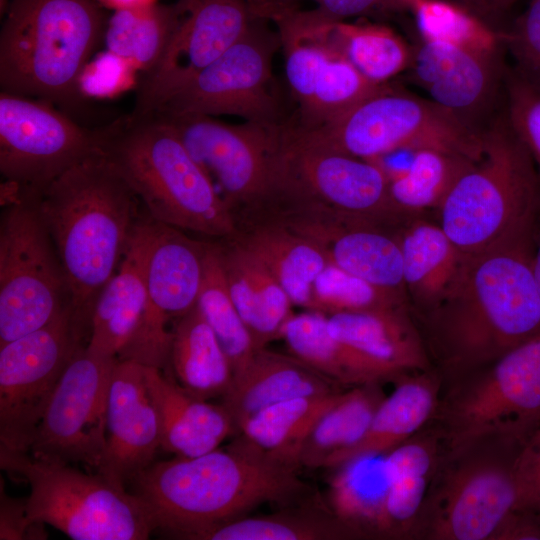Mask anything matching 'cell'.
Segmentation results:
<instances>
[{"instance_id":"obj_1","label":"cell","mask_w":540,"mask_h":540,"mask_svg":"<svg viewBox=\"0 0 540 540\" xmlns=\"http://www.w3.org/2000/svg\"><path fill=\"white\" fill-rule=\"evenodd\" d=\"M532 242L525 238L466 255L450 291L418 316L443 380L490 364L540 334Z\"/></svg>"},{"instance_id":"obj_2","label":"cell","mask_w":540,"mask_h":540,"mask_svg":"<svg viewBox=\"0 0 540 540\" xmlns=\"http://www.w3.org/2000/svg\"><path fill=\"white\" fill-rule=\"evenodd\" d=\"M30 197L61 262L74 320L89 339L96 300L140 217L139 199L100 150Z\"/></svg>"},{"instance_id":"obj_3","label":"cell","mask_w":540,"mask_h":540,"mask_svg":"<svg viewBox=\"0 0 540 540\" xmlns=\"http://www.w3.org/2000/svg\"><path fill=\"white\" fill-rule=\"evenodd\" d=\"M293 469L261 455L241 437L196 457L154 461L129 484L156 529L189 539L266 502H289L309 487Z\"/></svg>"},{"instance_id":"obj_4","label":"cell","mask_w":540,"mask_h":540,"mask_svg":"<svg viewBox=\"0 0 540 540\" xmlns=\"http://www.w3.org/2000/svg\"><path fill=\"white\" fill-rule=\"evenodd\" d=\"M95 132L100 152L154 220L211 237L235 234L232 209L159 114L132 111Z\"/></svg>"},{"instance_id":"obj_5","label":"cell","mask_w":540,"mask_h":540,"mask_svg":"<svg viewBox=\"0 0 540 540\" xmlns=\"http://www.w3.org/2000/svg\"><path fill=\"white\" fill-rule=\"evenodd\" d=\"M98 0H11L0 33L1 91L84 107L79 76L104 40ZM71 116V115H70Z\"/></svg>"},{"instance_id":"obj_6","label":"cell","mask_w":540,"mask_h":540,"mask_svg":"<svg viewBox=\"0 0 540 540\" xmlns=\"http://www.w3.org/2000/svg\"><path fill=\"white\" fill-rule=\"evenodd\" d=\"M439 225L465 255L532 238L540 213V174L505 112L483 129V149L441 205Z\"/></svg>"},{"instance_id":"obj_7","label":"cell","mask_w":540,"mask_h":540,"mask_svg":"<svg viewBox=\"0 0 540 540\" xmlns=\"http://www.w3.org/2000/svg\"><path fill=\"white\" fill-rule=\"evenodd\" d=\"M523 445L487 434L444 449L411 539L492 540L517 501L515 467Z\"/></svg>"},{"instance_id":"obj_8","label":"cell","mask_w":540,"mask_h":540,"mask_svg":"<svg viewBox=\"0 0 540 540\" xmlns=\"http://www.w3.org/2000/svg\"><path fill=\"white\" fill-rule=\"evenodd\" d=\"M0 466L30 487L32 523L53 526L74 540H144L156 529L143 501L103 474L0 447Z\"/></svg>"},{"instance_id":"obj_9","label":"cell","mask_w":540,"mask_h":540,"mask_svg":"<svg viewBox=\"0 0 540 540\" xmlns=\"http://www.w3.org/2000/svg\"><path fill=\"white\" fill-rule=\"evenodd\" d=\"M288 129L308 146L366 160L423 147L478 160L483 148V129L430 99L390 86L323 125L301 128L290 121Z\"/></svg>"},{"instance_id":"obj_10","label":"cell","mask_w":540,"mask_h":540,"mask_svg":"<svg viewBox=\"0 0 540 540\" xmlns=\"http://www.w3.org/2000/svg\"><path fill=\"white\" fill-rule=\"evenodd\" d=\"M431 422L445 450L487 434L525 444L540 425V334L490 364L442 380Z\"/></svg>"},{"instance_id":"obj_11","label":"cell","mask_w":540,"mask_h":540,"mask_svg":"<svg viewBox=\"0 0 540 540\" xmlns=\"http://www.w3.org/2000/svg\"><path fill=\"white\" fill-rule=\"evenodd\" d=\"M2 205L0 346L45 326L69 303L61 262L32 197Z\"/></svg>"},{"instance_id":"obj_12","label":"cell","mask_w":540,"mask_h":540,"mask_svg":"<svg viewBox=\"0 0 540 540\" xmlns=\"http://www.w3.org/2000/svg\"><path fill=\"white\" fill-rule=\"evenodd\" d=\"M268 22L257 18L220 57L143 112L227 114L263 124L286 122L272 72L280 38Z\"/></svg>"},{"instance_id":"obj_13","label":"cell","mask_w":540,"mask_h":540,"mask_svg":"<svg viewBox=\"0 0 540 540\" xmlns=\"http://www.w3.org/2000/svg\"><path fill=\"white\" fill-rule=\"evenodd\" d=\"M97 152L95 129L81 126L51 102L1 91L2 202L38 194Z\"/></svg>"},{"instance_id":"obj_14","label":"cell","mask_w":540,"mask_h":540,"mask_svg":"<svg viewBox=\"0 0 540 540\" xmlns=\"http://www.w3.org/2000/svg\"><path fill=\"white\" fill-rule=\"evenodd\" d=\"M86 344L68 303L45 326L0 346V447L28 452L63 372Z\"/></svg>"},{"instance_id":"obj_15","label":"cell","mask_w":540,"mask_h":540,"mask_svg":"<svg viewBox=\"0 0 540 540\" xmlns=\"http://www.w3.org/2000/svg\"><path fill=\"white\" fill-rule=\"evenodd\" d=\"M367 220L397 214L389 175L376 160L308 146L282 125L274 199Z\"/></svg>"},{"instance_id":"obj_16","label":"cell","mask_w":540,"mask_h":540,"mask_svg":"<svg viewBox=\"0 0 540 540\" xmlns=\"http://www.w3.org/2000/svg\"><path fill=\"white\" fill-rule=\"evenodd\" d=\"M157 114L173 127L211 181L217 182L231 209L238 203L273 199L283 123L234 125L208 115Z\"/></svg>"},{"instance_id":"obj_17","label":"cell","mask_w":540,"mask_h":540,"mask_svg":"<svg viewBox=\"0 0 540 540\" xmlns=\"http://www.w3.org/2000/svg\"><path fill=\"white\" fill-rule=\"evenodd\" d=\"M274 23L283 48L285 74L301 128L323 125L368 97L387 89L364 76L333 43L327 23L314 22L300 10Z\"/></svg>"},{"instance_id":"obj_18","label":"cell","mask_w":540,"mask_h":540,"mask_svg":"<svg viewBox=\"0 0 540 540\" xmlns=\"http://www.w3.org/2000/svg\"><path fill=\"white\" fill-rule=\"evenodd\" d=\"M116 361L86 347L76 353L48 402L27 453L98 470L106 448L107 398Z\"/></svg>"},{"instance_id":"obj_19","label":"cell","mask_w":540,"mask_h":540,"mask_svg":"<svg viewBox=\"0 0 540 540\" xmlns=\"http://www.w3.org/2000/svg\"><path fill=\"white\" fill-rule=\"evenodd\" d=\"M206 242L187 237L180 229L153 219L145 259L146 308L139 328L119 360L166 369L171 330L197 305L204 274Z\"/></svg>"},{"instance_id":"obj_20","label":"cell","mask_w":540,"mask_h":540,"mask_svg":"<svg viewBox=\"0 0 540 540\" xmlns=\"http://www.w3.org/2000/svg\"><path fill=\"white\" fill-rule=\"evenodd\" d=\"M184 15L158 67L140 84L143 112L184 84L240 40L258 18L246 0H179Z\"/></svg>"},{"instance_id":"obj_21","label":"cell","mask_w":540,"mask_h":540,"mask_svg":"<svg viewBox=\"0 0 540 540\" xmlns=\"http://www.w3.org/2000/svg\"><path fill=\"white\" fill-rule=\"evenodd\" d=\"M409 70L430 100L484 129L482 120L504 88L507 69L501 56L421 39L413 48Z\"/></svg>"},{"instance_id":"obj_22","label":"cell","mask_w":540,"mask_h":540,"mask_svg":"<svg viewBox=\"0 0 540 540\" xmlns=\"http://www.w3.org/2000/svg\"><path fill=\"white\" fill-rule=\"evenodd\" d=\"M158 448L159 420L144 365L117 359L107 398L106 448L96 472L125 487L155 461Z\"/></svg>"},{"instance_id":"obj_23","label":"cell","mask_w":540,"mask_h":540,"mask_svg":"<svg viewBox=\"0 0 540 540\" xmlns=\"http://www.w3.org/2000/svg\"><path fill=\"white\" fill-rule=\"evenodd\" d=\"M301 211L305 213L291 218L285 226L315 243L328 262L406 296L398 238L377 229L371 220L326 210Z\"/></svg>"},{"instance_id":"obj_24","label":"cell","mask_w":540,"mask_h":540,"mask_svg":"<svg viewBox=\"0 0 540 540\" xmlns=\"http://www.w3.org/2000/svg\"><path fill=\"white\" fill-rule=\"evenodd\" d=\"M153 218L140 215L122 260L98 296L93 308L86 349L117 358L134 338L146 308L145 259Z\"/></svg>"},{"instance_id":"obj_25","label":"cell","mask_w":540,"mask_h":540,"mask_svg":"<svg viewBox=\"0 0 540 540\" xmlns=\"http://www.w3.org/2000/svg\"><path fill=\"white\" fill-rule=\"evenodd\" d=\"M144 372L158 415L160 447L165 451L177 457H196L219 448L236 432L222 404L194 397L161 369L144 365Z\"/></svg>"},{"instance_id":"obj_26","label":"cell","mask_w":540,"mask_h":540,"mask_svg":"<svg viewBox=\"0 0 540 540\" xmlns=\"http://www.w3.org/2000/svg\"><path fill=\"white\" fill-rule=\"evenodd\" d=\"M327 328L396 378L434 368L407 307L330 314Z\"/></svg>"},{"instance_id":"obj_27","label":"cell","mask_w":540,"mask_h":540,"mask_svg":"<svg viewBox=\"0 0 540 540\" xmlns=\"http://www.w3.org/2000/svg\"><path fill=\"white\" fill-rule=\"evenodd\" d=\"M394 383V390L382 400L362 438L332 456L324 468L334 469L361 456L385 455L433 419L442 387L436 368L404 375Z\"/></svg>"},{"instance_id":"obj_28","label":"cell","mask_w":540,"mask_h":540,"mask_svg":"<svg viewBox=\"0 0 540 540\" xmlns=\"http://www.w3.org/2000/svg\"><path fill=\"white\" fill-rule=\"evenodd\" d=\"M343 389L297 357L263 348L257 350L244 370L234 376L221 404L231 416L237 432L249 417L273 404Z\"/></svg>"},{"instance_id":"obj_29","label":"cell","mask_w":540,"mask_h":540,"mask_svg":"<svg viewBox=\"0 0 540 540\" xmlns=\"http://www.w3.org/2000/svg\"><path fill=\"white\" fill-rule=\"evenodd\" d=\"M231 298L257 350L281 338L293 303L266 266L240 241L217 245Z\"/></svg>"},{"instance_id":"obj_30","label":"cell","mask_w":540,"mask_h":540,"mask_svg":"<svg viewBox=\"0 0 540 540\" xmlns=\"http://www.w3.org/2000/svg\"><path fill=\"white\" fill-rule=\"evenodd\" d=\"M443 452L440 433L430 421L385 455L389 539H411Z\"/></svg>"},{"instance_id":"obj_31","label":"cell","mask_w":540,"mask_h":540,"mask_svg":"<svg viewBox=\"0 0 540 540\" xmlns=\"http://www.w3.org/2000/svg\"><path fill=\"white\" fill-rule=\"evenodd\" d=\"M405 293L417 316L434 308L457 280L466 255L439 224L410 223L398 237Z\"/></svg>"},{"instance_id":"obj_32","label":"cell","mask_w":540,"mask_h":540,"mask_svg":"<svg viewBox=\"0 0 540 540\" xmlns=\"http://www.w3.org/2000/svg\"><path fill=\"white\" fill-rule=\"evenodd\" d=\"M281 338L293 356L343 387L399 379L332 335L327 328V315L322 312L293 314Z\"/></svg>"},{"instance_id":"obj_33","label":"cell","mask_w":540,"mask_h":540,"mask_svg":"<svg viewBox=\"0 0 540 540\" xmlns=\"http://www.w3.org/2000/svg\"><path fill=\"white\" fill-rule=\"evenodd\" d=\"M171 333L167 374L194 397H223L234 372L198 305L174 322Z\"/></svg>"},{"instance_id":"obj_34","label":"cell","mask_w":540,"mask_h":540,"mask_svg":"<svg viewBox=\"0 0 540 540\" xmlns=\"http://www.w3.org/2000/svg\"><path fill=\"white\" fill-rule=\"evenodd\" d=\"M385 455L351 459L334 468L329 481L328 509L359 539H389Z\"/></svg>"},{"instance_id":"obj_35","label":"cell","mask_w":540,"mask_h":540,"mask_svg":"<svg viewBox=\"0 0 540 540\" xmlns=\"http://www.w3.org/2000/svg\"><path fill=\"white\" fill-rule=\"evenodd\" d=\"M344 392L302 396L266 407L242 423L240 437L267 459L298 470L309 435Z\"/></svg>"},{"instance_id":"obj_36","label":"cell","mask_w":540,"mask_h":540,"mask_svg":"<svg viewBox=\"0 0 540 540\" xmlns=\"http://www.w3.org/2000/svg\"><path fill=\"white\" fill-rule=\"evenodd\" d=\"M183 15L179 1L116 10L106 24L107 50L147 76L162 61Z\"/></svg>"},{"instance_id":"obj_37","label":"cell","mask_w":540,"mask_h":540,"mask_svg":"<svg viewBox=\"0 0 540 540\" xmlns=\"http://www.w3.org/2000/svg\"><path fill=\"white\" fill-rule=\"evenodd\" d=\"M240 242L266 266L293 305L310 309L314 281L328 264L315 243L285 225L261 227Z\"/></svg>"},{"instance_id":"obj_38","label":"cell","mask_w":540,"mask_h":540,"mask_svg":"<svg viewBox=\"0 0 540 540\" xmlns=\"http://www.w3.org/2000/svg\"><path fill=\"white\" fill-rule=\"evenodd\" d=\"M194 540H343L358 535L329 509L313 507L241 516L193 534Z\"/></svg>"},{"instance_id":"obj_39","label":"cell","mask_w":540,"mask_h":540,"mask_svg":"<svg viewBox=\"0 0 540 540\" xmlns=\"http://www.w3.org/2000/svg\"><path fill=\"white\" fill-rule=\"evenodd\" d=\"M474 161L436 147L414 150L407 166L389 175L393 209L397 214L438 209L455 181Z\"/></svg>"},{"instance_id":"obj_40","label":"cell","mask_w":540,"mask_h":540,"mask_svg":"<svg viewBox=\"0 0 540 540\" xmlns=\"http://www.w3.org/2000/svg\"><path fill=\"white\" fill-rule=\"evenodd\" d=\"M382 383H371L345 390L341 399L317 422L309 435L300 466L320 468L334 455L356 444L385 398Z\"/></svg>"},{"instance_id":"obj_41","label":"cell","mask_w":540,"mask_h":540,"mask_svg":"<svg viewBox=\"0 0 540 540\" xmlns=\"http://www.w3.org/2000/svg\"><path fill=\"white\" fill-rule=\"evenodd\" d=\"M327 25L333 43L370 82L386 85L409 69L413 47L392 28L369 22L339 21Z\"/></svg>"},{"instance_id":"obj_42","label":"cell","mask_w":540,"mask_h":540,"mask_svg":"<svg viewBox=\"0 0 540 540\" xmlns=\"http://www.w3.org/2000/svg\"><path fill=\"white\" fill-rule=\"evenodd\" d=\"M197 305L237 375L250 363L257 348L229 293L216 244L206 243Z\"/></svg>"},{"instance_id":"obj_43","label":"cell","mask_w":540,"mask_h":540,"mask_svg":"<svg viewBox=\"0 0 540 540\" xmlns=\"http://www.w3.org/2000/svg\"><path fill=\"white\" fill-rule=\"evenodd\" d=\"M420 38L447 43L490 56H501L504 31H499L457 1L409 0ZM506 49V48H505Z\"/></svg>"},{"instance_id":"obj_44","label":"cell","mask_w":540,"mask_h":540,"mask_svg":"<svg viewBox=\"0 0 540 540\" xmlns=\"http://www.w3.org/2000/svg\"><path fill=\"white\" fill-rule=\"evenodd\" d=\"M407 297L378 287L328 262L314 281L309 310L326 315L404 308Z\"/></svg>"},{"instance_id":"obj_45","label":"cell","mask_w":540,"mask_h":540,"mask_svg":"<svg viewBox=\"0 0 540 540\" xmlns=\"http://www.w3.org/2000/svg\"><path fill=\"white\" fill-rule=\"evenodd\" d=\"M504 112L512 129L530 153L540 174V87L507 69Z\"/></svg>"},{"instance_id":"obj_46","label":"cell","mask_w":540,"mask_h":540,"mask_svg":"<svg viewBox=\"0 0 540 540\" xmlns=\"http://www.w3.org/2000/svg\"><path fill=\"white\" fill-rule=\"evenodd\" d=\"M505 48L519 76L540 87V0H529L525 10L504 31Z\"/></svg>"},{"instance_id":"obj_47","label":"cell","mask_w":540,"mask_h":540,"mask_svg":"<svg viewBox=\"0 0 540 540\" xmlns=\"http://www.w3.org/2000/svg\"><path fill=\"white\" fill-rule=\"evenodd\" d=\"M138 71L119 56L106 50L93 56L83 68L78 90L88 99H112L136 86Z\"/></svg>"},{"instance_id":"obj_48","label":"cell","mask_w":540,"mask_h":540,"mask_svg":"<svg viewBox=\"0 0 540 540\" xmlns=\"http://www.w3.org/2000/svg\"><path fill=\"white\" fill-rule=\"evenodd\" d=\"M316 6L302 14L319 23L345 21L352 17L386 15L408 11L409 0H314Z\"/></svg>"},{"instance_id":"obj_49","label":"cell","mask_w":540,"mask_h":540,"mask_svg":"<svg viewBox=\"0 0 540 540\" xmlns=\"http://www.w3.org/2000/svg\"><path fill=\"white\" fill-rule=\"evenodd\" d=\"M515 508L540 513V425L523 445L516 462Z\"/></svg>"},{"instance_id":"obj_50","label":"cell","mask_w":540,"mask_h":540,"mask_svg":"<svg viewBox=\"0 0 540 540\" xmlns=\"http://www.w3.org/2000/svg\"><path fill=\"white\" fill-rule=\"evenodd\" d=\"M0 539H45L43 523H32L27 516L26 499L10 498L1 489Z\"/></svg>"},{"instance_id":"obj_51","label":"cell","mask_w":540,"mask_h":540,"mask_svg":"<svg viewBox=\"0 0 540 540\" xmlns=\"http://www.w3.org/2000/svg\"><path fill=\"white\" fill-rule=\"evenodd\" d=\"M492 540H540V513L513 509L503 520Z\"/></svg>"},{"instance_id":"obj_52","label":"cell","mask_w":540,"mask_h":540,"mask_svg":"<svg viewBox=\"0 0 540 540\" xmlns=\"http://www.w3.org/2000/svg\"><path fill=\"white\" fill-rule=\"evenodd\" d=\"M253 14L261 19L272 21L299 9L304 0H246ZM314 1V0H313Z\"/></svg>"},{"instance_id":"obj_53","label":"cell","mask_w":540,"mask_h":540,"mask_svg":"<svg viewBox=\"0 0 540 540\" xmlns=\"http://www.w3.org/2000/svg\"><path fill=\"white\" fill-rule=\"evenodd\" d=\"M494 27L493 22L501 18L519 0H455Z\"/></svg>"},{"instance_id":"obj_54","label":"cell","mask_w":540,"mask_h":540,"mask_svg":"<svg viewBox=\"0 0 540 540\" xmlns=\"http://www.w3.org/2000/svg\"><path fill=\"white\" fill-rule=\"evenodd\" d=\"M105 8L116 10L140 8L157 3V0H98Z\"/></svg>"},{"instance_id":"obj_55","label":"cell","mask_w":540,"mask_h":540,"mask_svg":"<svg viewBox=\"0 0 540 540\" xmlns=\"http://www.w3.org/2000/svg\"><path fill=\"white\" fill-rule=\"evenodd\" d=\"M532 269L540 294V227L535 228L532 242Z\"/></svg>"}]
</instances>
